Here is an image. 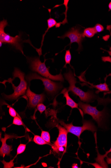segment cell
Returning a JSON list of instances; mask_svg holds the SVG:
<instances>
[{
  "label": "cell",
  "mask_w": 111,
  "mask_h": 168,
  "mask_svg": "<svg viewBox=\"0 0 111 168\" xmlns=\"http://www.w3.org/2000/svg\"><path fill=\"white\" fill-rule=\"evenodd\" d=\"M64 76L65 79L67 81L69 84L68 90L69 91L71 92L74 94L78 96L80 100L83 102L87 103L93 102L95 100H98L99 103H104L110 102L111 101L110 99H105L99 98L98 96L95 95L92 91L88 90V92L84 91L79 88L76 86V84L77 82V79L75 77V76L72 71L70 68L67 72L64 74Z\"/></svg>",
  "instance_id": "cell-1"
},
{
  "label": "cell",
  "mask_w": 111,
  "mask_h": 168,
  "mask_svg": "<svg viewBox=\"0 0 111 168\" xmlns=\"http://www.w3.org/2000/svg\"><path fill=\"white\" fill-rule=\"evenodd\" d=\"M13 79L9 78L4 82L12 84L14 93L12 94L7 95L3 94V97L6 100H15L20 96L24 95L27 89V81L25 79V74L18 68H15L13 73Z\"/></svg>",
  "instance_id": "cell-2"
},
{
  "label": "cell",
  "mask_w": 111,
  "mask_h": 168,
  "mask_svg": "<svg viewBox=\"0 0 111 168\" xmlns=\"http://www.w3.org/2000/svg\"><path fill=\"white\" fill-rule=\"evenodd\" d=\"M27 61L29 64V68L32 71L37 72L44 77L48 78L55 81H64L61 73L59 75H53L49 72V68L47 67L45 65L46 59L43 62L40 61L39 57H26Z\"/></svg>",
  "instance_id": "cell-3"
},
{
  "label": "cell",
  "mask_w": 111,
  "mask_h": 168,
  "mask_svg": "<svg viewBox=\"0 0 111 168\" xmlns=\"http://www.w3.org/2000/svg\"><path fill=\"white\" fill-rule=\"evenodd\" d=\"M7 20H3L0 22V41L3 44H8L12 45L16 50L20 51L24 55L23 45H22V34L19 33L18 35L13 37L5 33V28L8 26Z\"/></svg>",
  "instance_id": "cell-4"
},
{
  "label": "cell",
  "mask_w": 111,
  "mask_h": 168,
  "mask_svg": "<svg viewBox=\"0 0 111 168\" xmlns=\"http://www.w3.org/2000/svg\"><path fill=\"white\" fill-rule=\"evenodd\" d=\"M27 82L30 83L33 80H40L42 82L45 91L48 94L54 95L63 88L61 84L52 81L48 78L43 77L37 73H30L26 77Z\"/></svg>",
  "instance_id": "cell-5"
},
{
  "label": "cell",
  "mask_w": 111,
  "mask_h": 168,
  "mask_svg": "<svg viewBox=\"0 0 111 168\" xmlns=\"http://www.w3.org/2000/svg\"><path fill=\"white\" fill-rule=\"evenodd\" d=\"M78 105L84 114H88L92 117L93 119L98 123L99 127L101 128L104 125L107 117L105 109L100 111L97 109L96 106H91L90 104L84 103L81 101H79Z\"/></svg>",
  "instance_id": "cell-6"
},
{
  "label": "cell",
  "mask_w": 111,
  "mask_h": 168,
  "mask_svg": "<svg viewBox=\"0 0 111 168\" xmlns=\"http://www.w3.org/2000/svg\"><path fill=\"white\" fill-rule=\"evenodd\" d=\"M59 122L61 125L63 126L66 129L68 133L74 134L78 137L79 140L80 139V135L84 131L88 130L93 133L97 130L96 126L90 120H83V126H74L72 123L66 124L63 120H60Z\"/></svg>",
  "instance_id": "cell-7"
},
{
  "label": "cell",
  "mask_w": 111,
  "mask_h": 168,
  "mask_svg": "<svg viewBox=\"0 0 111 168\" xmlns=\"http://www.w3.org/2000/svg\"><path fill=\"white\" fill-rule=\"evenodd\" d=\"M61 39H64L66 37H68L70 39V42L68 45L70 47L72 43L76 42L78 44L79 48L77 51H79L81 50L82 48V43L83 40L84 39L85 36L80 31V29L78 28L73 27L68 31L66 32L62 36L58 37Z\"/></svg>",
  "instance_id": "cell-8"
},
{
  "label": "cell",
  "mask_w": 111,
  "mask_h": 168,
  "mask_svg": "<svg viewBox=\"0 0 111 168\" xmlns=\"http://www.w3.org/2000/svg\"><path fill=\"white\" fill-rule=\"evenodd\" d=\"M59 129V135L57 139L52 146V149L56 152L58 148L60 147H64L66 149L67 144L68 132L66 129L62 126L58 124L56 126Z\"/></svg>",
  "instance_id": "cell-9"
},
{
  "label": "cell",
  "mask_w": 111,
  "mask_h": 168,
  "mask_svg": "<svg viewBox=\"0 0 111 168\" xmlns=\"http://www.w3.org/2000/svg\"><path fill=\"white\" fill-rule=\"evenodd\" d=\"M27 97L28 98V107L29 109H35L39 104L42 103L45 100V96L44 94H37L30 90L29 86L26 92Z\"/></svg>",
  "instance_id": "cell-10"
},
{
  "label": "cell",
  "mask_w": 111,
  "mask_h": 168,
  "mask_svg": "<svg viewBox=\"0 0 111 168\" xmlns=\"http://www.w3.org/2000/svg\"><path fill=\"white\" fill-rule=\"evenodd\" d=\"M4 132H5L4 137V138H1V141L2 142V146L0 148V155L4 158L5 155L10 156L11 151L13 150L12 145H8L7 144V141L8 139L12 138H20V137H18L15 135H8L5 133V129Z\"/></svg>",
  "instance_id": "cell-11"
},
{
  "label": "cell",
  "mask_w": 111,
  "mask_h": 168,
  "mask_svg": "<svg viewBox=\"0 0 111 168\" xmlns=\"http://www.w3.org/2000/svg\"><path fill=\"white\" fill-rule=\"evenodd\" d=\"M69 91L68 89L66 88H65L63 89L60 94H62L64 95V97L65 98L66 100V105H67L71 107L72 109H78L80 112V114L83 117L84 116V113L82 110L79 108L78 104L77 103L73 100L69 94Z\"/></svg>",
  "instance_id": "cell-12"
},
{
  "label": "cell",
  "mask_w": 111,
  "mask_h": 168,
  "mask_svg": "<svg viewBox=\"0 0 111 168\" xmlns=\"http://www.w3.org/2000/svg\"><path fill=\"white\" fill-rule=\"evenodd\" d=\"M107 78L105 79V82L104 83H100L99 85H94L93 84H91L90 83L88 82H85L88 85H90L91 86L90 87V88H95L97 90H98L96 91V93L97 94L99 93L100 92H108L110 91V89L109 88V85H108L106 83Z\"/></svg>",
  "instance_id": "cell-13"
},
{
  "label": "cell",
  "mask_w": 111,
  "mask_h": 168,
  "mask_svg": "<svg viewBox=\"0 0 111 168\" xmlns=\"http://www.w3.org/2000/svg\"><path fill=\"white\" fill-rule=\"evenodd\" d=\"M47 22L48 24V28L45 31L44 34L43 35V36L42 38V40L41 41V47L39 49V52L38 54H39V56H41L42 54V46L43 45V43L44 40V38L45 37V35H46V33L47 32L48 30L54 27V26L56 25L57 24V22L54 19L52 18H50L49 19L47 20Z\"/></svg>",
  "instance_id": "cell-14"
},
{
  "label": "cell",
  "mask_w": 111,
  "mask_h": 168,
  "mask_svg": "<svg viewBox=\"0 0 111 168\" xmlns=\"http://www.w3.org/2000/svg\"><path fill=\"white\" fill-rule=\"evenodd\" d=\"M96 33L94 27H90L86 28L83 33V35L85 36L88 38L93 37Z\"/></svg>",
  "instance_id": "cell-15"
},
{
  "label": "cell",
  "mask_w": 111,
  "mask_h": 168,
  "mask_svg": "<svg viewBox=\"0 0 111 168\" xmlns=\"http://www.w3.org/2000/svg\"><path fill=\"white\" fill-rule=\"evenodd\" d=\"M33 141L36 144L39 145H49L52 146L51 144L45 141L41 136L37 135H35L34 136Z\"/></svg>",
  "instance_id": "cell-16"
},
{
  "label": "cell",
  "mask_w": 111,
  "mask_h": 168,
  "mask_svg": "<svg viewBox=\"0 0 111 168\" xmlns=\"http://www.w3.org/2000/svg\"><path fill=\"white\" fill-rule=\"evenodd\" d=\"M72 59V56L70 49L66 51V54L65 56V64L64 65L63 68H67L66 65L69 64L70 67L73 68L70 64V62Z\"/></svg>",
  "instance_id": "cell-17"
},
{
  "label": "cell",
  "mask_w": 111,
  "mask_h": 168,
  "mask_svg": "<svg viewBox=\"0 0 111 168\" xmlns=\"http://www.w3.org/2000/svg\"><path fill=\"white\" fill-rule=\"evenodd\" d=\"M41 136L45 141L51 144L52 146L53 144H51V143L50 136L49 132L44 131H42Z\"/></svg>",
  "instance_id": "cell-18"
},
{
  "label": "cell",
  "mask_w": 111,
  "mask_h": 168,
  "mask_svg": "<svg viewBox=\"0 0 111 168\" xmlns=\"http://www.w3.org/2000/svg\"><path fill=\"white\" fill-rule=\"evenodd\" d=\"M26 144H20L19 145L17 150V155H17H20L24 152L26 149Z\"/></svg>",
  "instance_id": "cell-19"
},
{
  "label": "cell",
  "mask_w": 111,
  "mask_h": 168,
  "mask_svg": "<svg viewBox=\"0 0 111 168\" xmlns=\"http://www.w3.org/2000/svg\"><path fill=\"white\" fill-rule=\"evenodd\" d=\"M12 124L18 126H23V121L19 116H16L14 118Z\"/></svg>",
  "instance_id": "cell-20"
},
{
  "label": "cell",
  "mask_w": 111,
  "mask_h": 168,
  "mask_svg": "<svg viewBox=\"0 0 111 168\" xmlns=\"http://www.w3.org/2000/svg\"><path fill=\"white\" fill-rule=\"evenodd\" d=\"M111 152V147L110 148V149L108 151H107V152L105 153L104 155H99L98 157V158L96 159V161H97L99 162H102V163H105V162L104 161V158L106 157L108 154L110 153Z\"/></svg>",
  "instance_id": "cell-21"
},
{
  "label": "cell",
  "mask_w": 111,
  "mask_h": 168,
  "mask_svg": "<svg viewBox=\"0 0 111 168\" xmlns=\"http://www.w3.org/2000/svg\"><path fill=\"white\" fill-rule=\"evenodd\" d=\"M37 109L38 111L40 112V114H41L46 110V106L42 103H40L37 106Z\"/></svg>",
  "instance_id": "cell-22"
},
{
  "label": "cell",
  "mask_w": 111,
  "mask_h": 168,
  "mask_svg": "<svg viewBox=\"0 0 111 168\" xmlns=\"http://www.w3.org/2000/svg\"><path fill=\"white\" fill-rule=\"evenodd\" d=\"M14 160V159H13V160H11L9 162L5 161L4 160L2 161H1V162L4 165V168H12L13 167L14 165V163H13Z\"/></svg>",
  "instance_id": "cell-23"
},
{
  "label": "cell",
  "mask_w": 111,
  "mask_h": 168,
  "mask_svg": "<svg viewBox=\"0 0 111 168\" xmlns=\"http://www.w3.org/2000/svg\"><path fill=\"white\" fill-rule=\"evenodd\" d=\"M94 28L97 33H100L103 31L104 29V28L103 26L99 24H96V25Z\"/></svg>",
  "instance_id": "cell-24"
},
{
  "label": "cell",
  "mask_w": 111,
  "mask_h": 168,
  "mask_svg": "<svg viewBox=\"0 0 111 168\" xmlns=\"http://www.w3.org/2000/svg\"><path fill=\"white\" fill-rule=\"evenodd\" d=\"M9 113L11 117H15L17 116V112L13 107H10L9 109Z\"/></svg>",
  "instance_id": "cell-25"
},
{
  "label": "cell",
  "mask_w": 111,
  "mask_h": 168,
  "mask_svg": "<svg viewBox=\"0 0 111 168\" xmlns=\"http://www.w3.org/2000/svg\"><path fill=\"white\" fill-rule=\"evenodd\" d=\"M102 59L104 62H109L111 63V57L110 56L102 57Z\"/></svg>",
  "instance_id": "cell-26"
},
{
  "label": "cell",
  "mask_w": 111,
  "mask_h": 168,
  "mask_svg": "<svg viewBox=\"0 0 111 168\" xmlns=\"http://www.w3.org/2000/svg\"><path fill=\"white\" fill-rule=\"evenodd\" d=\"M92 164V165H93V166L94 167H95V168H103V167H102V166H100V165H99V164H98L97 163H94V164Z\"/></svg>",
  "instance_id": "cell-27"
},
{
  "label": "cell",
  "mask_w": 111,
  "mask_h": 168,
  "mask_svg": "<svg viewBox=\"0 0 111 168\" xmlns=\"http://www.w3.org/2000/svg\"><path fill=\"white\" fill-rule=\"evenodd\" d=\"M111 93V91H109L105 92L104 93V96L106 95L107 94H110Z\"/></svg>",
  "instance_id": "cell-28"
},
{
  "label": "cell",
  "mask_w": 111,
  "mask_h": 168,
  "mask_svg": "<svg viewBox=\"0 0 111 168\" xmlns=\"http://www.w3.org/2000/svg\"><path fill=\"white\" fill-rule=\"evenodd\" d=\"M72 168H78V167L77 166V164H73V166H72Z\"/></svg>",
  "instance_id": "cell-29"
},
{
  "label": "cell",
  "mask_w": 111,
  "mask_h": 168,
  "mask_svg": "<svg viewBox=\"0 0 111 168\" xmlns=\"http://www.w3.org/2000/svg\"><path fill=\"white\" fill-rule=\"evenodd\" d=\"M109 11L111 10V1L110 2L109 5Z\"/></svg>",
  "instance_id": "cell-30"
},
{
  "label": "cell",
  "mask_w": 111,
  "mask_h": 168,
  "mask_svg": "<svg viewBox=\"0 0 111 168\" xmlns=\"http://www.w3.org/2000/svg\"><path fill=\"white\" fill-rule=\"evenodd\" d=\"M2 44L3 43L1 42V41H0V47L1 48V46L2 45Z\"/></svg>",
  "instance_id": "cell-31"
},
{
  "label": "cell",
  "mask_w": 111,
  "mask_h": 168,
  "mask_svg": "<svg viewBox=\"0 0 111 168\" xmlns=\"http://www.w3.org/2000/svg\"><path fill=\"white\" fill-rule=\"evenodd\" d=\"M110 52H109V53L110 54V56H111V47L110 48Z\"/></svg>",
  "instance_id": "cell-32"
}]
</instances>
